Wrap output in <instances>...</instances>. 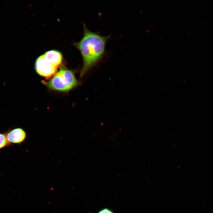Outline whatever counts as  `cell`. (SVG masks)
I'll return each instance as SVG.
<instances>
[{
	"instance_id": "cell-1",
	"label": "cell",
	"mask_w": 213,
	"mask_h": 213,
	"mask_svg": "<svg viewBox=\"0 0 213 213\" xmlns=\"http://www.w3.org/2000/svg\"><path fill=\"white\" fill-rule=\"evenodd\" d=\"M109 36H103L89 30L83 25V35L81 40L74 45L79 50L82 57L83 66L81 76L94 66L102 58Z\"/></svg>"
},
{
	"instance_id": "cell-2",
	"label": "cell",
	"mask_w": 213,
	"mask_h": 213,
	"mask_svg": "<svg viewBox=\"0 0 213 213\" xmlns=\"http://www.w3.org/2000/svg\"><path fill=\"white\" fill-rule=\"evenodd\" d=\"M78 84L73 72L67 69H62L58 72L47 83L50 89L59 91H68Z\"/></svg>"
},
{
	"instance_id": "cell-3",
	"label": "cell",
	"mask_w": 213,
	"mask_h": 213,
	"mask_svg": "<svg viewBox=\"0 0 213 213\" xmlns=\"http://www.w3.org/2000/svg\"><path fill=\"white\" fill-rule=\"evenodd\" d=\"M35 68L38 74L46 77H49L54 75L56 73L57 68V67L46 60L43 54L36 59Z\"/></svg>"
},
{
	"instance_id": "cell-4",
	"label": "cell",
	"mask_w": 213,
	"mask_h": 213,
	"mask_svg": "<svg viewBox=\"0 0 213 213\" xmlns=\"http://www.w3.org/2000/svg\"><path fill=\"white\" fill-rule=\"evenodd\" d=\"M5 135L9 144H21L26 140L27 137L26 131L20 128L10 130Z\"/></svg>"
},
{
	"instance_id": "cell-5",
	"label": "cell",
	"mask_w": 213,
	"mask_h": 213,
	"mask_svg": "<svg viewBox=\"0 0 213 213\" xmlns=\"http://www.w3.org/2000/svg\"><path fill=\"white\" fill-rule=\"evenodd\" d=\"M43 55L46 60L57 67L62 63V56L61 53L58 51L49 50Z\"/></svg>"
},
{
	"instance_id": "cell-6",
	"label": "cell",
	"mask_w": 213,
	"mask_h": 213,
	"mask_svg": "<svg viewBox=\"0 0 213 213\" xmlns=\"http://www.w3.org/2000/svg\"><path fill=\"white\" fill-rule=\"evenodd\" d=\"M9 144L5 134L0 133V149Z\"/></svg>"
},
{
	"instance_id": "cell-7",
	"label": "cell",
	"mask_w": 213,
	"mask_h": 213,
	"mask_svg": "<svg viewBox=\"0 0 213 213\" xmlns=\"http://www.w3.org/2000/svg\"><path fill=\"white\" fill-rule=\"evenodd\" d=\"M98 213H114L112 211L109 209L104 208L99 212Z\"/></svg>"
}]
</instances>
